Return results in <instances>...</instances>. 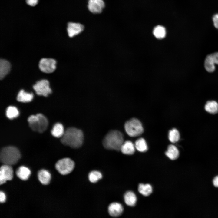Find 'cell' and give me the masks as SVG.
<instances>
[{"label": "cell", "instance_id": "10", "mask_svg": "<svg viewBox=\"0 0 218 218\" xmlns=\"http://www.w3.org/2000/svg\"><path fill=\"white\" fill-rule=\"evenodd\" d=\"M84 25L80 23L70 22L67 26V31L68 36L72 38L81 33L84 30Z\"/></svg>", "mask_w": 218, "mask_h": 218}, {"label": "cell", "instance_id": "5", "mask_svg": "<svg viewBox=\"0 0 218 218\" xmlns=\"http://www.w3.org/2000/svg\"><path fill=\"white\" fill-rule=\"evenodd\" d=\"M74 166L73 160L69 158H66L58 160L55 164V168L61 174L65 175L73 171Z\"/></svg>", "mask_w": 218, "mask_h": 218}, {"label": "cell", "instance_id": "7", "mask_svg": "<svg viewBox=\"0 0 218 218\" xmlns=\"http://www.w3.org/2000/svg\"><path fill=\"white\" fill-rule=\"evenodd\" d=\"M56 61L52 58H43L40 61L39 67L42 72L47 73L54 72L56 68Z\"/></svg>", "mask_w": 218, "mask_h": 218}, {"label": "cell", "instance_id": "3", "mask_svg": "<svg viewBox=\"0 0 218 218\" xmlns=\"http://www.w3.org/2000/svg\"><path fill=\"white\" fill-rule=\"evenodd\" d=\"M21 157L18 149L13 146H8L2 148L0 154L1 162L10 165L16 164Z\"/></svg>", "mask_w": 218, "mask_h": 218}, {"label": "cell", "instance_id": "25", "mask_svg": "<svg viewBox=\"0 0 218 218\" xmlns=\"http://www.w3.org/2000/svg\"><path fill=\"white\" fill-rule=\"evenodd\" d=\"M37 115L39 122V133H42L47 129L48 122L47 118L41 114H38Z\"/></svg>", "mask_w": 218, "mask_h": 218}, {"label": "cell", "instance_id": "31", "mask_svg": "<svg viewBox=\"0 0 218 218\" xmlns=\"http://www.w3.org/2000/svg\"><path fill=\"white\" fill-rule=\"evenodd\" d=\"M213 20L214 26L218 29V14H216L213 16Z\"/></svg>", "mask_w": 218, "mask_h": 218}, {"label": "cell", "instance_id": "23", "mask_svg": "<svg viewBox=\"0 0 218 218\" xmlns=\"http://www.w3.org/2000/svg\"><path fill=\"white\" fill-rule=\"evenodd\" d=\"M153 34L157 38L161 39L164 38L166 35L165 28L161 25H157L154 27L153 30Z\"/></svg>", "mask_w": 218, "mask_h": 218}, {"label": "cell", "instance_id": "1", "mask_svg": "<svg viewBox=\"0 0 218 218\" xmlns=\"http://www.w3.org/2000/svg\"><path fill=\"white\" fill-rule=\"evenodd\" d=\"M84 139L82 132L74 127L68 128L61 137V141L64 145L74 148H78L82 145Z\"/></svg>", "mask_w": 218, "mask_h": 218}, {"label": "cell", "instance_id": "9", "mask_svg": "<svg viewBox=\"0 0 218 218\" xmlns=\"http://www.w3.org/2000/svg\"><path fill=\"white\" fill-rule=\"evenodd\" d=\"M103 0H88V8L89 10L94 14H99L102 12L105 7Z\"/></svg>", "mask_w": 218, "mask_h": 218}, {"label": "cell", "instance_id": "19", "mask_svg": "<svg viewBox=\"0 0 218 218\" xmlns=\"http://www.w3.org/2000/svg\"><path fill=\"white\" fill-rule=\"evenodd\" d=\"M29 126L33 131L39 132V122L37 115H31L28 119Z\"/></svg>", "mask_w": 218, "mask_h": 218}, {"label": "cell", "instance_id": "16", "mask_svg": "<svg viewBox=\"0 0 218 218\" xmlns=\"http://www.w3.org/2000/svg\"><path fill=\"white\" fill-rule=\"evenodd\" d=\"M33 94L25 92L23 90H21L18 94L17 99L18 101L22 102H29L32 100Z\"/></svg>", "mask_w": 218, "mask_h": 218}, {"label": "cell", "instance_id": "11", "mask_svg": "<svg viewBox=\"0 0 218 218\" xmlns=\"http://www.w3.org/2000/svg\"><path fill=\"white\" fill-rule=\"evenodd\" d=\"M123 207L120 203L115 202L111 203L108 207V212L109 215L114 217L121 216L123 211Z\"/></svg>", "mask_w": 218, "mask_h": 218}, {"label": "cell", "instance_id": "27", "mask_svg": "<svg viewBox=\"0 0 218 218\" xmlns=\"http://www.w3.org/2000/svg\"><path fill=\"white\" fill-rule=\"evenodd\" d=\"M6 114L8 118L13 119L17 117L18 116L19 112L16 107L13 106H10L6 109Z\"/></svg>", "mask_w": 218, "mask_h": 218}, {"label": "cell", "instance_id": "14", "mask_svg": "<svg viewBox=\"0 0 218 218\" xmlns=\"http://www.w3.org/2000/svg\"><path fill=\"white\" fill-rule=\"evenodd\" d=\"M135 148L134 145L131 142L127 141L124 142L120 150L124 154L131 155L134 153Z\"/></svg>", "mask_w": 218, "mask_h": 218}, {"label": "cell", "instance_id": "13", "mask_svg": "<svg viewBox=\"0 0 218 218\" xmlns=\"http://www.w3.org/2000/svg\"><path fill=\"white\" fill-rule=\"evenodd\" d=\"M38 176L40 182L45 185H48L49 183L51 178L50 173L45 169L40 170L38 173Z\"/></svg>", "mask_w": 218, "mask_h": 218}, {"label": "cell", "instance_id": "24", "mask_svg": "<svg viewBox=\"0 0 218 218\" xmlns=\"http://www.w3.org/2000/svg\"><path fill=\"white\" fill-rule=\"evenodd\" d=\"M134 146L136 149L140 152H145L148 150L147 143L145 140L142 138H140L137 140Z\"/></svg>", "mask_w": 218, "mask_h": 218}, {"label": "cell", "instance_id": "15", "mask_svg": "<svg viewBox=\"0 0 218 218\" xmlns=\"http://www.w3.org/2000/svg\"><path fill=\"white\" fill-rule=\"evenodd\" d=\"M11 68L10 63L7 61L1 59L0 60V79H2L9 73Z\"/></svg>", "mask_w": 218, "mask_h": 218}, {"label": "cell", "instance_id": "12", "mask_svg": "<svg viewBox=\"0 0 218 218\" xmlns=\"http://www.w3.org/2000/svg\"><path fill=\"white\" fill-rule=\"evenodd\" d=\"M16 173L17 177L21 180H26L28 179L31 175V171L28 167L21 166L17 169Z\"/></svg>", "mask_w": 218, "mask_h": 218}, {"label": "cell", "instance_id": "28", "mask_svg": "<svg viewBox=\"0 0 218 218\" xmlns=\"http://www.w3.org/2000/svg\"><path fill=\"white\" fill-rule=\"evenodd\" d=\"M168 138L172 143H175L178 142L180 138V134L178 130L173 128L170 130L168 134Z\"/></svg>", "mask_w": 218, "mask_h": 218}, {"label": "cell", "instance_id": "32", "mask_svg": "<svg viewBox=\"0 0 218 218\" xmlns=\"http://www.w3.org/2000/svg\"><path fill=\"white\" fill-rule=\"evenodd\" d=\"M6 197L5 194L2 191L0 192V202L1 203H4L5 202Z\"/></svg>", "mask_w": 218, "mask_h": 218}, {"label": "cell", "instance_id": "29", "mask_svg": "<svg viewBox=\"0 0 218 218\" xmlns=\"http://www.w3.org/2000/svg\"><path fill=\"white\" fill-rule=\"evenodd\" d=\"M102 176L101 173L99 171H93L89 174L88 179L91 183H95L101 179Z\"/></svg>", "mask_w": 218, "mask_h": 218}, {"label": "cell", "instance_id": "20", "mask_svg": "<svg viewBox=\"0 0 218 218\" xmlns=\"http://www.w3.org/2000/svg\"><path fill=\"white\" fill-rule=\"evenodd\" d=\"M205 109L208 113L212 114H216L218 112V103L215 101H210L206 103Z\"/></svg>", "mask_w": 218, "mask_h": 218}, {"label": "cell", "instance_id": "2", "mask_svg": "<svg viewBox=\"0 0 218 218\" xmlns=\"http://www.w3.org/2000/svg\"><path fill=\"white\" fill-rule=\"evenodd\" d=\"M124 142L122 133L118 130H112L109 132L104 137L103 144L107 149L119 151Z\"/></svg>", "mask_w": 218, "mask_h": 218}, {"label": "cell", "instance_id": "4", "mask_svg": "<svg viewBox=\"0 0 218 218\" xmlns=\"http://www.w3.org/2000/svg\"><path fill=\"white\" fill-rule=\"evenodd\" d=\"M124 128L127 134L130 137H134L141 135L143 128L140 122L137 119L133 118L125 124Z\"/></svg>", "mask_w": 218, "mask_h": 218}, {"label": "cell", "instance_id": "21", "mask_svg": "<svg viewBox=\"0 0 218 218\" xmlns=\"http://www.w3.org/2000/svg\"><path fill=\"white\" fill-rule=\"evenodd\" d=\"M64 132L63 125L59 123L54 124L51 131L52 135L57 138L61 137Z\"/></svg>", "mask_w": 218, "mask_h": 218}, {"label": "cell", "instance_id": "8", "mask_svg": "<svg viewBox=\"0 0 218 218\" xmlns=\"http://www.w3.org/2000/svg\"><path fill=\"white\" fill-rule=\"evenodd\" d=\"M0 184H2L7 181L12 180L13 177V172L11 165L4 164L0 169Z\"/></svg>", "mask_w": 218, "mask_h": 218}, {"label": "cell", "instance_id": "22", "mask_svg": "<svg viewBox=\"0 0 218 218\" xmlns=\"http://www.w3.org/2000/svg\"><path fill=\"white\" fill-rule=\"evenodd\" d=\"M139 192L143 195L148 196L152 192V188L151 185L148 184H140L138 186Z\"/></svg>", "mask_w": 218, "mask_h": 218}, {"label": "cell", "instance_id": "33", "mask_svg": "<svg viewBox=\"0 0 218 218\" xmlns=\"http://www.w3.org/2000/svg\"><path fill=\"white\" fill-rule=\"evenodd\" d=\"M38 0H26L27 4L31 6H34L38 2Z\"/></svg>", "mask_w": 218, "mask_h": 218}, {"label": "cell", "instance_id": "34", "mask_svg": "<svg viewBox=\"0 0 218 218\" xmlns=\"http://www.w3.org/2000/svg\"><path fill=\"white\" fill-rule=\"evenodd\" d=\"M213 184L216 187L218 188V176H216L213 180Z\"/></svg>", "mask_w": 218, "mask_h": 218}, {"label": "cell", "instance_id": "18", "mask_svg": "<svg viewBox=\"0 0 218 218\" xmlns=\"http://www.w3.org/2000/svg\"><path fill=\"white\" fill-rule=\"evenodd\" d=\"M124 202L128 206H134L137 202V197L135 193L132 191L127 192L124 196Z\"/></svg>", "mask_w": 218, "mask_h": 218}, {"label": "cell", "instance_id": "30", "mask_svg": "<svg viewBox=\"0 0 218 218\" xmlns=\"http://www.w3.org/2000/svg\"><path fill=\"white\" fill-rule=\"evenodd\" d=\"M215 64L218 65V52L210 54Z\"/></svg>", "mask_w": 218, "mask_h": 218}, {"label": "cell", "instance_id": "6", "mask_svg": "<svg viewBox=\"0 0 218 218\" xmlns=\"http://www.w3.org/2000/svg\"><path fill=\"white\" fill-rule=\"evenodd\" d=\"M33 87L36 93L39 95L47 97L52 92L49 81L45 79L38 81Z\"/></svg>", "mask_w": 218, "mask_h": 218}, {"label": "cell", "instance_id": "17", "mask_svg": "<svg viewBox=\"0 0 218 218\" xmlns=\"http://www.w3.org/2000/svg\"><path fill=\"white\" fill-rule=\"evenodd\" d=\"M165 154L170 159L175 160L178 157L179 152L178 149L175 146L171 144L168 146L167 150L165 152Z\"/></svg>", "mask_w": 218, "mask_h": 218}, {"label": "cell", "instance_id": "26", "mask_svg": "<svg viewBox=\"0 0 218 218\" xmlns=\"http://www.w3.org/2000/svg\"><path fill=\"white\" fill-rule=\"evenodd\" d=\"M215 64L210 54L207 56L204 62V67L206 70L210 72H213L215 68Z\"/></svg>", "mask_w": 218, "mask_h": 218}]
</instances>
